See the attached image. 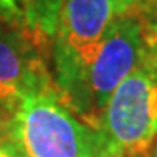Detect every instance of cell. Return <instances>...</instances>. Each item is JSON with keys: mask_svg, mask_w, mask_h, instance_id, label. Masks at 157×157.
<instances>
[{"mask_svg": "<svg viewBox=\"0 0 157 157\" xmlns=\"http://www.w3.org/2000/svg\"><path fill=\"white\" fill-rule=\"evenodd\" d=\"M7 135L23 157H100L98 133L73 115L51 82L21 101Z\"/></svg>", "mask_w": 157, "mask_h": 157, "instance_id": "6da1fadb", "label": "cell"}, {"mask_svg": "<svg viewBox=\"0 0 157 157\" xmlns=\"http://www.w3.org/2000/svg\"><path fill=\"white\" fill-rule=\"evenodd\" d=\"M121 16L117 0H63L52 40L58 93L86 119V73L98 45Z\"/></svg>", "mask_w": 157, "mask_h": 157, "instance_id": "7a4b0ae2", "label": "cell"}, {"mask_svg": "<svg viewBox=\"0 0 157 157\" xmlns=\"http://www.w3.org/2000/svg\"><path fill=\"white\" fill-rule=\"evenodd\" d=\"M100 157H140L157 136V65L150 52L113 89L98 128Z\"/></svg>", "mask_w": 157, "mask_h": 157, "instance_id": "3957f363", "label": "cell"}, {"mask_svg": "<svg viewBox=\"0 0 157 157\" xmlns=\"http://www.w3.org/2000/svg\"><path fill=\"white\" fill-rule=\"evenodd\" d=\"M150 52L148 26L138 14L115 19L98 45L86 73V121L98 131L110 94Z\"/></svg>", "mask_w": 157, "mask_h": 157, "instance_id": "277c9868", "label": "cell"}, {"mask_svg": "<svg viewBox=\"0 0 157 157\" xmlns=\"http://www.w3.org/2000/svg\"><path fill=\"white\" fill-rule=\"evenodd\" d=\"M49 73L37 54V45L19 26L0 25V140L9 129L21 101L49 84Z\"/></svg>", "mask_w": 157, "mask_h": 157, "instance_id": "5b68a950", "label": "cell"}, {"mask_svg": "<svg viewBox=\"0 0 157 157\" xmlns=\"http://www.w3.org/2000/svg\"><path fill=\"white\" fill-rule=\"evenodd\" d=\"M119 12L122 14H138L150 23L157 14V0H117Z\"/></svg>", "mask_w": 157, "mask_h": 157, "instance_id": "8992f818", "label": "cell"}, {"mask_svg": "<svg viewBox=\"0 0 157 157\" xmlns=\"http://www.w3.org/2000/svg\"><path fill=\"white\" fill-rule=\"evenodd\" d=\"M21 9L23 0H0V17L14 26H19Z\"/></svg>", "mask_w": 157, "mask_h": 157, "instance_id": "52a82bcc", "label": "cell"}, {"mask_svg": "<svg viewBox=\"0 0 157 157\" xmlns=\"http://www.w3.org/2000/svg\"><path fill=\"white\" fill-rule=\"evenodd\" d=\"M0 157H23L17 150V147L7 138L0 140Z\"/></svg>", "mask_w": 157, "mask_h": 157, "instance_id": "ba28073f", "label": "cell"}, {"mask_svg": "<svg viewBox=\"0 0 157 157\" xmlns=\"http://www.w3.org/2000/svg\"><path fill=\"white\" fill-rule=\"evenodd\" d=\"M148 42H150V56L157 65V30L148 28Z\"/></svg>", "mask_w": 157, "mask_h": 157, "instance_id": "9c48e42d", "label": "cell"}, {"mask_svg": "<svg viewBox=\"0 0 157 157\" xmlns=\"http://www.w3.org/2000/svg\"><path fill=\"white\" fill-rule=\"evenodd\" d=\"M147 26H148L150 30H157V14L154 16V19H152L150 23H147Z\"/></svg>", "mask_w": 157, "mask_h": 157, "instance_id": "30bf717a", "label": "cell"}, {"mask_svg": "<svg viewBox=\"0 0 157 157\" xmlns=\"http://www.w3.org/2000/svg\"><path fill=\"white\" fill-rule=\"evenodd\" d=\"M152 148H154V157H157V136H155V141H154V147Z\"/></svg>", "mask_w": 157, "mask_h": 157, "instance_id": "8fae6325", "label": "cell"}]
</instances>
